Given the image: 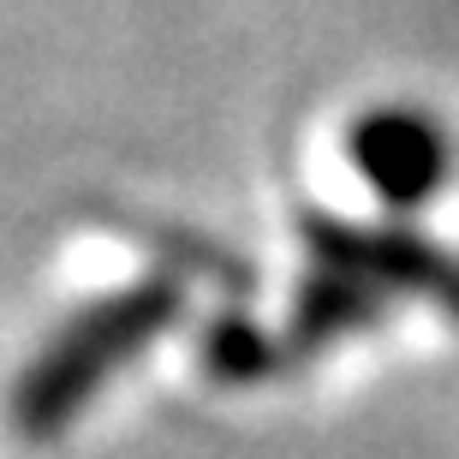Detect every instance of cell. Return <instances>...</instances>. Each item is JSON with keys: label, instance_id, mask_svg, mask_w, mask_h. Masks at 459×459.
Listing matches in <instances>:
<instances>
[{"label": "cell", "instance_id": "obj_1", "mask_svg": "<svg viewBox=\"0 0 459 459\" xmlns=\"http://www.w3.org/2000/svg\"><path fill=\"white\" fill-rule=\"evenodd\" d=\"M173 316H179V287H168V281H143V287L96 305L90 316H78L48 352L36 358V370L18 382V400H13L18 429H24V436L60 429L119 358H132L137 346L150 341L155 328H168Z\"/></svg>", "mask_w": 459, "mask_h": 459}, {"label": "cell", "instance_id": "obj_2", "mask_svg": "<svg viewBox=\"0 0 459 459\" xmlns=\"http://www.w3.org/2000/svg\"><path fill=\"white\" fill-rule=\"evenodd\" d=\"M305 245L316 251L323 269H346L370 287H406L429 305H442L459 323V256H447L442 245L406 233V227H346L328 215L305 221Z\"/></svg>", "mask_w": 459, "mask_h": 459}, {"label": "cell", "instance_id": "obj_3", "mask_svg": "<svg viewBox=\"0 0 459 459\" xmlns=\"http://www.w3.org/2000/svg\"><path fill=\"white\" fill-rule=\"evenodd\" d=\"M346 155L364 173V186L388 209H418L447 186L454 168V137L442 132V119L424 108H370L352 119L346 132Z\"/></svg>", "mask_w": 459, "mask_h": 459}, {"label": "cell", "instance_id": "obj_4", "mask_svg": "<svg viewBox=\"0 0 459 459\" xmlns=\"http://www.w3.org/2000/svg\"><path fill=\"white\" fill-rule=\"evenodd\" d=\"M376 316H382V287H370L346 269H316L310 287L299 292V305H292V352H323L328 341L370 328Z\"/></svg>", "mask_w": 459, "mask_h": 459}, {"label": "cell", "instance_id": "obj_5", "mask_svg": "<svg viewBox=\"0 0 459 459\" xmlns=\"http://www.w3.org/2000/svg\"><path fill=\"white\" fill-rule=\"evenodd\" d=\"M209 370H221V376H263V370H274L269 358H274V346L256 334V328H245V323H221L215 334H209Z\"/></svg>", "mask_w": 459, "mask_h": 459}]
</instances>
